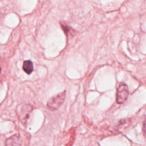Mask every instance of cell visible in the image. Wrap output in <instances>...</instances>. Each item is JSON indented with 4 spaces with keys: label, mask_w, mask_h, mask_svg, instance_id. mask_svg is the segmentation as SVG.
<instances>
[{
    "label": "cell",
    "mask_w": 146,
    "mask_h": 146,
    "mask_svg": "<svg viewBox=\"0 0 146 146\" xmlns=\"http://www.w3.org/2000/svg\"><path fill=\"white\" fill-rule=\"evenodd\" d=\"M66 91H64L51 98L47 103L48 108L52 111L58 110L63 103L66 98Z\"/></svg>",
    "instance_id": "cell-1"
},
{
    "label": "cell",
    "mask_w": 146,
    "mask_h": 146,
    "mask_svg": "<svg viewBox=\"0 0 146 146\" xmlns=\"http://www.w3.org/2000/svg\"><path fill=\"white\" fill-rule=\"evenodd\" d=\"M129 91L128 86L125 83H121L119 84L116 92V102L118 104L124 103L128 98Z\"/></svg>",
    "instance_id": "cell-2"
},
{
    "label": "cell",
    "mask_w": 146,
    "mask_h": 146,
    "mask_svg": "<svg viewBox=\"0 0 146 146\" xmlns=\"http://www.w3.org/2000/svg\"><path fill=\"white\" fill-rule=\"evenodd\" d=\"M33 107L29 104L24 105L21 110L19 114V117L22 121H26L29 117V115L32 111Z\"/></svg>",
    "instance_id": "cell-3"
},
{
    "label": "cell",
    "mask_w": 146,
    "mask_h": 146,
    "mask_svg": "<svg viewBox=\"0 0 146 146\" xmlns=\"http://www.w3.org/2000/svg\"><path fill=\"white\" fill-rule=\"evenodd\" d=\"M6 146H21V140L18 134H15L12 136L7 138L5 141Z\"/></svg>",
    "instance_id": "cell-4"
},
{
    "label": "cell",
    "mask_w": 146,
    "mask_h": 146,
    "mask_svg": "<svg viewBox=\"0 0 146 146\" xmlns=\"http://www.w3.org/2000/svg\"><path fill=\"white\" fill-rule=\"evenodd\" d=\"M23 70L27 74H30L32 73L34 70L33 63L30 60H25L23 64Z\"/></svg>",
    "instance_id": "cell-5"
},
{
    "label": "cell",
    "mask_w": 146,
    "mask_h": 146,
    "mask_svg": "<svg viewBox=\"0 0 146 146\" xmlns=\"http://www.w3.org/2000/svg\"><path fill=\"white\" fill-rule=\"evenodd\" d=\"M1 66H0V74H1Z\"/></svg>",
    "instance_id": "cell-6"
}]
</instances>
